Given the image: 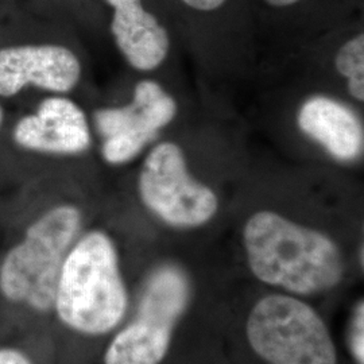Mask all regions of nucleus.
Segmentation results:
<instances>
[{
	"label": "nucleus",
	"instance_id": "nucleus-1",
	"mask_svg": "<svg viewBox=\"0 0 364 364\" xmlns=\"http://www.w3.org/2000/svg\"><path fill=\"white\" fill-rule=\"evenodd\" d=\"M243 242L251 272L267 285L309 296L331 290L343 278L341 252L329 236L272 210L248 219Z\"/></svg>",
	"mask_w": 364,
	"mask_h": 364
},
{
	"label": "nucleus",
	"instance_id": "nucleus-2",
	"mask_svg": "<svg viewBox=\"0 0 364 364\" xmlns=\"http://www.w3.org/2000/svg\"><path fill=\"white\" fill-rule=\"evenodd\" d=\"M127 290L114 240L103 231L81 236L69 250L53 309L64 326L88 336L115 329L127 311Z\"/></svg>",
	"mask_w": 364,
	"mask_h": 364
},
{
	"label": "nucleus",
	"instance_id": "nucleus-3",
	"mask_svg": "<svg viewBox=\"0 0 364 364\" xmlns=\"http://www.w3.org/2000/svg\"><path fill=\"white\" fill-rule=\"evenodd\" d=\"M81 223V210L72 204L53 207L31 223L1 262V296L36 312L52 311L60 273Z\"/></svg>",
	"mask_w": 364,
	"mask_h": 364
},
{
	"label": "nucleus",
	"instance_id": "nucleus-4",
	"mask_svg": "<svg viewBox=\"0 0 364 364\" xmlns=\"http://www.w3.org/2000/svg\"><path fill=\"white\" fill-rule=\"evenodd\" d=\"M247 338L269 364H338L323 318L293 297L273 294L259 299L248 316Z\"/></svg>",
	"mask_w": 364,
	"mask_h": 364
},
{
	"label": "nucleus",
	"instance_id": "nucleus-5",
	"mask_svg": "<svg viewBox=\"0 0 364 364\" xmlns=\"http://www.w3.org/2000/svg\"><path fill=\"white\" fill-rule=\"evenodd\" d=\"M144 207L176 228L207 224L218 212L215 192L195 180L178 144H156L144 159L138 180Z\"/></svg>",
	"mask_w": 364,
	"mask_h": 364
},
{
	"label": "nucleus",
	"instance_id": "nucleus-6",
	"mask_svg": "<svg viewBox=\"0 0 364 364\" xmlns=\"http://www.w3.org/2000/svg\"><path fill=\"white\" fill-rule=\"evenodd\" d=\"M177 115L176 100L151 80L136 84L134 99L124 107L102 108L95 112V124L103 136L102 154L111 165H122L141 154Z\"/></svg>",
	"mask_w": 364,
	"mask_h": 364
},
{
	"label": "nucleus",
	"instance_id": "nucleus-7",
	"mask_svg": "<svg viewBox=\"0 0 364 364\" xmlns=\"http://www.w3.org/2000/svg\"><path fill=\"white\" fill-rule=\"evenodd\" d=\"M81 77L77 55L61 45H21L0 49V96L13 97L33 85L68 93Z\"/></svg>",
	"mask_w": 364,
	"mask_h": 364
},
{
	"label": "nucleus",
	"instance_id": "nucleus-8",
	"mask_svg": "<svg viewBox=\"0 0 364 364\" xmlns=\"http://www.w3.org/2000/svg\"><path fill=\"white\" fill-rule=\"evenodd\" d=\"M13 138L22 149L55 156L84 153L92 144L84 111L64 96L42 100L34 114L19 119Z\"/></svg>",
	"mask_w": 364,
	"mask_h": 364
},
{
	"label": "nucleus",
	"instance_id": "nucleus-9",
	"mask_svg": "<svg viewBox=\"0 0 364 364\" xmlns=\"http://www.w3.org/2000/svg\"><path fill=\"white\" fill-rule=\"evenodd\" d=\"M299 130L340 162H356L364 151L363 124L351 107L324 95L306 99L297 114Z\"/></svg>",
	"mask_w": 364,
	"mask_h": 364
},
{
	"label": "nucleus",
	"instance_id": "nucleus-10",
	"mask_svg": "<svg viewBox=\"0 0 364 364\" xmlns=\"http://www.w3.org/2000/svg\"><path fill=\"white\" fill-rule=\"evenodd\" d=\"M112 9L111 33L119 52L136 70L149 72L161 65L169 53V36L142 0H105Z\"/></svg>",
	"mask_w": 364,
	"mask_h": 364
},
{
	"label": "nucleus",
	"instance_id": "nucleus-11",
	"mask_svg": "<svg viewBox=\"0 0 364 364\" xmlns=\"http://www.w3.org/2000/svg\"><path fill=\"white\" fill-rule=\"evenodd\" d=\"M189 293V282L181 269L161 266L146 281L136 317L173 331L186 309Z\"/></svg>",
	"mask_w": 364,
	"mask_h": 364
},
{
	"label": "nucleus",
	"instance_id": "nucleus-12",
	"mask_svg": "<svg viewBox=\"0 0 364 364\" xmlns=\"http://www.w3.org/2000/svg\"><path fill=\"white\" fill-rule=\"evenodd\" d=\"M171 333V329L136 317L111 341L105 364H159L169 350Z\"/></svg>",
	"mask_w": 364,
	"mask_h": 364
},
{
	"label": "nucleus",
	"instance_id": "nucleus-13",
	"mask_svg": "<svg viewBox=\"0 0 364 364\" xmlns=\"http://www.w3.org/2000/svg\"><path fill=\"white\" fill-rule=\"evenodd\" d=\"M335 65L338 73L347 80L352 97L364 102V36L359 34L347 41L338 49Z\"/></svg>",
	"mask_w": 364,
	"mask_h": 364
},
{
	"label": "nucleus",
	"instance_id": "nucleus-14",
	"mask_svg": "<svg viewBox=\"0 0 364 364\" xmlns=\"http://www.w3.org/2000/svg\"><path fill=\"white\" fill-rule=\"evenodd\" d=\"M364 309L363 302L359 304L353 314V321L351 326V336H350V344L351 351L355 360L358 364L364 363Z\"/></svg>",
	"mask_w": 364,
	"mask_h": 364
},
{
	"label": "nucleus",
	"instance_id": "nucleus-15",
	"mask_svg": "<svg viewBox=\"0 0 364 364\" xmlns=\"http://www.w3.org/2000/svg\"><path fill=\"white\" fill-rule=\"evenodd\" d=\"M0 364H34L26 352L15 347H0Z\"/></svg>",
	"mask_w": 364,
	"mask_h": 364
},
{
	"label": "nucleus",
	"instance_id": "nucleus-16",
	"mask_svg": "<svg viewBox=\"0 0 364 364\" xmlns=\"http://www.w3.org/2000/svg\"><path fill=\"white\" fill-rule=\"evenodd\" d=\"M188 7L197 11H213L220 9L227 0H182Z\"/></svg>",
	"mask_w": 364,
	"mask_h": 364
},
{
	"label": "nucleus",
	"instance_id": "nucleus-17",
	"mask_svg": "<svg viewBox=\"0 0 364 364\" xmlns=\"http://www.w3.org/2000/svg\"><path fill=\"white\" fill-rule=\"evenodd\" d=\"M264 1L273 7H287L299 3V0H264Z\"/></svg>",
	"mask_w": 364,
	"mask_h": 364
},
{
	"label": "nucleus",
	"instance_id": "nucleus-18",
	"mask_svg": "<svg viewBox=\"0 0 364 364\" xmlns=\"http://www.w3.org/2000/svg\"><path fill=\"white\" fill-rule=\"evenodd\" d=\"M3 119H4V112H3V108H1V105H0V127H1Z\"/></svg>",
	"mask_w": 364,
	"mask_h": 364
}]
</instances>
